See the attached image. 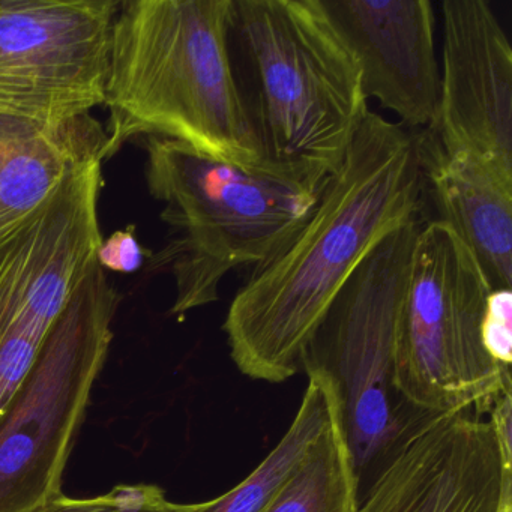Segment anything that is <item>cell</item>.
<instances>
[{"label":"cell","mask_w":512,"mask_h":512,"mask_svg":"<svg viewBox=\"0 0 512 512\" xmlns=\"http://www.w3.org/2000/svg\"><path fill=\"white\" fill-rule=\"evenodd\" d=\"M115 0H0V116L59 124L106 100Z\"/></svg>","instance_id":"obj_9"},{"label":"cell","mask_w":512,"mask_h":512,"mask_svg":"<svg viewBox=\"0 0 512 512\" xmlns=\"http://www.w3.org/2000/svg\"><path fill=\"white\" fill-rule=\"evenodd\" d=\"M169 505L170 500L158 485L124 484L88 499L59 494L40 512H167Z\"/></svg>","instance_id":"obj_16"},{"label":"cell","mask_w":512,"mask_h":512,"mask_svg":"<svg viewBox=\"0 0 512 512\" xmlns=\"http://www.w3.org/2000/svg\"><path fill=\"white\" fill-rule=\"evenodd\" d=\"M427 187L493 290H512V182L475 158L440 151L422 134Z\"/></svg>","instance_id":"obj_12"},{"label":"cell","mask_w":512,"mask_h":512,"mask_svg":"<svg viewBox=\"0 0 512 512\" xmlns=\"http://www.w3.org/2000/svg\"><path fill=\"white\" fill-rule=\"evenodd\" d=\"M503 512H512V506H508V508H506Z\"/></svg>","instance_id":"obj_20"},{"label":"cell","mask_w":512,"mask_h":512,"mask_svg":"<svg viewBox=\"0 0 512 512\" xmlns=\"http://www.w3.org/2000/svg\"><path fill=\"white\" fill-rule=\"evenodd\" d=\"M148 251L140 245L136 236V227L118 230L109 238L101 241L97 251V263L106 271L119 274H133L145 265Z\"/></svg>","instance_id":"obj_18"},{"label":"cell","mask_w":512,"mask_h":512,"mask_svg":"<svg viewBox=\"0 0 512 512\" xmlns=\"http://www.w3.org/2000/svg\"><path fill=\"white\" fill-rule=\"evenodd\" d=\"M119 293L98 263L77 287L0 419V512H40L65 467L106 364Z\"/></svg>","instance_id":"obj_7"},{"label":"cell","mask_w":512,"mask_h":512,"mask_svg":"<svg viewBox=\"0 0 512 512\" xmlns=\"http://www.w3.org/2000/svg\"><path fill=\"white\" fill-rule=\"evenodd\" d=\"M361 71L365 97L403 127L433 128L440 100L436 14L427 0H319Z\"/></svg>","instance_id":"obj_11"},{"label":"cell","mask_w":512,"mask_h":512,"mask_svg":"<svg viewBox=\"0 0 512 512\" xmlns=\"http://www.w3.org/2000/svg\"><path fill=\"white\" fill-rule=\"evenodd\" d=\"M107 133L91 115L59 124L8 119L0 143V239L41 208L73 173L103 163Z\"/></svg>","instance_id":"obj_13"},{"label":"cell","mask_w":512,"mask_h":512,"mask_svg":"<svg viewBox=\"0 0 512 512\" xmlns=\"http://www.w3.org/2000/svg\"><path fill=\"white\" fill-rule=\"evenodd\" d=\"M440 100L431 142L512 182V50L485 0L442 2Z\"/></svg>","instance_id":"obj_10"},{"label":"cell","mask_w":512,"mask_h":512,"mask_svg":"<svg viewBox=\"0 0 512 512\" xmlns=\"http://www.w3.org/2000/svg\"><path fill=\"white\" fill-rule=\"evenodd\" d=\"M8 118L0 116V142L4 139L5 128H7Z\"/></svg>","instance_id":"obj_19"},{"label":"cell","mask_w":512,"mask_h":512,"mask_svg":"<svg viewBox=\"0 0 512 512\" xmlns=\"http://www.w3.org/2000/svg\"><path fill=\"white\" fill-rule=\"evenodd\" d=\"M359 499L338 401L322 436L263 512H356Z\"/></svg>","instance_id":"obj_15"},{"label":"cell","mask_w":512,"mask_h":512,"mask_svg":"<svg viewBox=\"0 0 512 512\" xmlns=\"http://www.w3.org/2000/svg\"><path fill=\"white\" fill-rule=\"evenodd\" d=\"M482 337L488 353L511 370L512 364V290H491L485 310Z\"/></svg>","instance_id":"obj_17"},{"label":"cell","mask_w":512,"mask_h":512,"mask_svg":"<svg viewBox=\"0 0 512 512\" xmlns=\"http://www.w3.org/2000/svg\"><path fill=\"white\" fill-rule=\"evenodd\" d=\"M491 290L448 224H422L394 361L395 389L416 412L484 416L512 391L511 370L488 353L482 337Z\"/></svg>","instance_id":"obj_6"},{"label":"cell","mask_w":512,"mask_h":512,"mask_svg":"<svg viewBox=\"0 0 512 512\" xmlns=\"http://www.w3.org/2000/svg\"><path fill=\"white\" fill-rule=\"evenodd\" d=\"M232 0L121 2L113 23L103 161L128 140L161 137L257 166L229 53Z\"/></svg>","instance_id":"obj_3"},{"label":"cell","mask_w":512,"mask_h":512,"mask_svg":"<svg viewBox=\"0 0 512 512\" xmlns=\"http://www.w3.org/2000/svg\"><path fill=\"white\" fill-rule=\"evenodd\" d=\"M146 182L164 203L169 226L152 268L176 284L172 316L218 301L235 269H254L278 253L307 221L317 193L266 172L209 157L176 140L148 137Z\"/></svg>","instance_id":"obj_4"},{"label":"cell","mask_w":512,"mask_h":512,"mask_svg":"<svg viewBox=\"0 0 512 512\" xmlns=\"http://www.w3.org/2000/svg\"><path fill=\"white\" fill-rule=\"evenodd\" d=\"M229 53L257 166L317 193L368 113L358 64L319 0H232Z\"/></svg>","instance_id":"obj_2"},{"label":"cell","mask_w":512,"mask_h":512,"mask_svg":"<svg viewBox=\"0 0 512 512\" xmlns=\"http://www.w3.org/2000/svg\"><path fill=\"white\" fill-rule=\"evenodd\" d=\"M421 226L413 218L362 260L335 296L304 356V371L320 368L337 386L361 494L431 419L412 409L394 386L395 347Z\"/></svg>","instance_id":"obj_5"},{"label":"cell","mask_w":512,"mask_h":512,"mask_svg":"<svg viewBox=\"0 0 512 512\" xmlns=\"http://www.w3.org/2000/svg\"><path fill=\"white\" fill-rule=\"evenodd\" d=\"M308 385L299 409L280 442L232 490L202 503L170 502L167 512H263L301 466L322 436L337 407L334 380L320 368H307Z\"/></svg>","instance_id":"obj_14"},{"label":"cell","mask_w":512,"mask_h":512,"mask_svg":"<svg viewBox=\"0 0 512 512\" xmlns=\"http://www.w3.org/2000/svg\"><path fill=\"white\" fill-rule=\"evenodd\" d=\"M101 161L73 173L0 239V400L14 394L77 287L97 263L103 236Z\"/></svg>","instance_id":"obj_8"},{"label":"cell","mask_w":512,"mask_h":512,"mask_svg":"<svg viewBox=\"0 0 512 512\" xmlns=\"http://www.w3.org/2000/svg\"><path fill=\"white\" fill-rule=\"evenodd\" d=\"M425 188L422 134L368 110L307 221L233 298L223 329L236 368L266 383L304 371L335 296L383 238L419 218Z\"/></svg>","instance_id":"obj_1"}]
</instances>
